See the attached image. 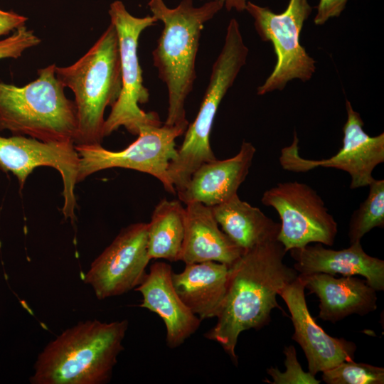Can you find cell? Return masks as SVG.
Returning <instances> with one entry per match:
<instances>
[{
	"label": "cell",
	"mask_w": 384,
	"mask_h": 384,
	"mask_svg": "<svg viewBox=\"0 0 384 384\" xmlns=\"http://www.w3.org/2000/svg\"><path fill=\"white\" fill-rule=\"evenodd\" d=\"M277 240L243 252L229 266L227 287L215 326L205 336L218 342L235 361V348L241 332L260 329L270 321L280 290L298 276L283 262L286 254Z\"/></svg>",
	"instance_id": "cell-1"
},
{
	"label": "cell",
	"mask_w": 384,
	"mask_h": 384,
	"mask_svg": "<svg viewBox=\"0 0 384 384\" xmlns=\"http://www.w3.org/2000/svg\"><path fill=\"white\" fill-rule=\"evenodd\" d=\"M218 0L195 6L193 0H182L169 8L164 0H149L148 6L163 29L152 52L154 66L166 84L167 116L164 124L187 129L185 104L196 78V60L201 31L223 7Z\"/></svg>",
	"instance_id": "cell-2"
},
{
	"label": "cell",
	"mask_w": 384,
	"mask_h": 384,
	"mask_svg": "<svg viewBox=\"0 0 384 384\" xmlns=\"http://www.w3.org/2000/svg\"><path fill=\"white\" fill-rule=\"evenodd\" d=\"M127 320L81 321L49 342L38 354L32 384H103L112 376Z\"/></svg>",
	"instance_id": "cell-3"
},
{
	"label": "cell",
	"mask_w": 384,
	"mask_h": 384,
	"mask_svg": "<svg viewBox=\"0 0 384 384\" xmlns=\"http://www.w3.org/2000/svg\"><path fill=\"white\" fill-rule=\"evenodd\" d=\"M57 78L75 95V146L101 144L105 111L117 101L122 89L119 41L110 23L90 50L73 64L55 66Z\"/></svg>",
	"instance_id": "cell-4"
},
{
	"label": "cell",
	"mask_w": 384,
	"mask_h": 384,
	"mask_svg": "<svg viewBox=\"0 0 384 384\" xmlns=\"http://www.w3.org/2000/svg\"><path fill=\"white\" fill-rule=\"evenodd\" d=\"M55 66L39 69L38 78L23 87L0 82V132L75 144L76 107L65 96Z\"/></svg>",
	"instance_id": "cell-5"
},
{
	"label": "cell",
	"mask_w": 384,
	"mask_h": 384,
	"mask_svg": "<svg viewBox=\"0 0 384 384\" xmlns=\"http://www.w3.org/2000/svg\"><path fill=\"white\" fill-rule=\"evenodd\" d=\"M248 53L239 23L231 18L198 112L188 124L182 144L171 161V167L178 174L190 176L201 165L216 159L210 144L215 117L222 100L245 65Z\"/></svg>",
	"instance_id": "cell-6"
},
{
	"label": "cell",
	"mask_w": 384,
	"mask_h": 384,
	"mask_svg": "<svg viewBox=\"0 0 384 384\" xmlns=\"http://www.w3.org/2000/svg\"><path fill=\"white\" fill-rule=\"evenodd\" d=\"M109 15L118 36L122 89L105 119L104 136L110 135L120 127L138 135L140 127L144 125H161L156 112H146L139 106L146 103L149 97V90L143 85L142 70L139 63V38L146 28L154 26L157 21L153 16L142 18L132 16L119 0L110 4Z\"/></svg>",
	"instance_id": "cell-7"
},
{
	"label": "cell",
	"mask_w": 384,
	"mask_h": 384,
	"mask_svg": "<svg viewBox=\"0 0 384 384\" xmlns=\"http://www.w3.org/2000/svg\"><path fill=\"white\" fill-rule=\"evenodd\" d=\"M245 10L253 18L260 38L272 43L277 57L272 73L257 87V94L282 90L293 79L309 80L315 73L316 61L299 41L304 23L312 11L308 0H289L286 10L280 14L251 1H247Z\"/></svg>",
	"instance_id": "cell-8"
},
{
	"label": "cell",
	"mask_w": 384,
	"mask_h": 384,
	"mask_svg": "<svg viewBox=\"0 0 384 384\" xmlns=\"http://www.w3.org/2000/svg\"><path fill=\"white\" fill-rule=\"evenodd\" d=\"M186 129L178 126L144 125L137 139L121 151H110L101 144L75 146L80 157L77 181L97 171L123 168L146 173L156 178L165 190L176 193L168 176L170 161L177 154L176 139Z\"/></svg>",
	"instance_id": "cell-9"
},
{
	"label": "cell",
	"mask_w": 384,
	"mask_h": 384,
	"mask_svg": "<svg viewBox=\"0 0 384 384\" xmlns=\"http://www.w3.org/2000/svg\"><path fill=\"white\" fill-rule=\"evenodd\" d=\"M261 202L277 212L281 220L277 241L286 252L312 242L333 245L338 224L310 186L297 181L281 182L265 191Z\"/></svg>",
	"instance_id": "cell-10"
},
{
	"label": "cell",
	"mask_w": 384,
	"mask_h": 384,
	"mask_svg": "<svg viewBox=\"0 0 384 384\" xmlns=\"http://www.w3.org/2000/svg\"><path fill=\"white\" fill-rule=\"evenodd\" d=\"M347 119L343 127L342 146L328 159H309L299 153V139L294 131L292 143L281 150L279 161L283 169L306 172L317 167L334 168L350 175V188L368 186L373 180L375 168L384 162V133L370 136L363 129V121L346 100Z\"/></svg>",
	"instance_id": "cell-11"
},
{
	"label": "cell",
	"mask_w": 384,
	"mask_h": 384,
	"mask_svg": "<svg viewBox=\"0 0 384 384\" xmlns=\"http://www.w3.org/2000/svg\"><path fill=\"white\" fill-rule=\"evenodd\" d=\"M147 239L148 223L129 225L92 262L83 281L98 299L122 295L141 284L151 260Z\"/></svg>",
	"instance_id": "cell-12"
},
{
	"label": "cell",
	"mask_w": 384,
	"mask_h": 384,
	"mask_svg": "<svg viewBox=\"0 0 384 384\" xmlns=\"http://www.w3.org/2000/svg\"><path fill=\"white\" fill-rule=\"evenodd\" d=\"M80 157L75 144L43 142L23 135L0 136V169L11 172L22 188L33 171L42 166H50L61 175L63 183L65 218L75 219L77 181Z\"/></svg>",
	"instance_id": "cell-13"
},
{
	"label": "cell",
	"mask_w": 384,
	"mask_h": 384,
	"mask_svg": "<svg viewBox=\"0 0 384 384\" xmlns=\"http://www.w3.org/2000/svg\"><path fill=\"white\" fill-rule=\"evenodd\" d=\"M305 285L298 274L283 287L279 295L287 304L294 332L292 338L297 342L306 356L309 372L316 375L338 363L354 358L356 344L343 338L327 334L309 311L305 299Z\"/></svg>",
	"instance_id": "cell-14"
},
{
	"label": "cell",
	"mask_w": 384,
	"mask_h": 384,
	"mask_svg": "<svg viewBox=\"0 0 384 384\" xmlns=\"http://www.w3.org/2000/svg\"><path fill=\"white\" fill-rule=\"evenodd\" d=\"M172 272L169 264L154 262L135 288L143 297L140 306L156 313L164 322L166 343L171 348L181 345L201 324V319L185 305L176 292Z\"/></svg>",
	"instance_id": "cell-15"
},
{
	"label": "cell",
	"mask_w": 384,
	"mask_h": 384,
	"mask_svg": "<svg viewBox=\"0 0 384 384\" xmlns=\"http://www.w3.org/2000/svg\"><path fill=\"white\" fill-rule=\"evenodd\" d=\"M255 152L251 142L243 141L234 156L203 164L192 174L186 187L177 193L179 200L186 204L197 202L210 207L227 201L238 194Z\"/></svg>",
	"instance_id": "cell-16"
},
{
	"label": "cell",
	"mask_w": 384,
	"mask_h": 384,
	"mask_svg": "<svg viewBox=\"0 0 384 384\" xmlns=\"http://www.w3.org/2000/svg\"><path fill=\"white\" fill-rule=\"evenodd\" d=\"M289 252L299 274L361 275L375 291L384 290V261L368 255L361 242L338 250L326 248L317 242L292 249Z\"/></svg>",
	"instance_id": "cell-17"
},
{
	"label": "cell",
	"mask_w": 384,
	"mask_h": 384,
	"mask_svg": "<svg viewBox=\"0 0 384 384\" xmlns=\"http://www.w3.org/2000/svg\"><path fill=\"white\" fill-rule=\"evenodd\" d=\"M299 275L305 288L319 298L318 317L324 321L335 323L351 314L363 316L377 309L376 291L366 279L326 273Z\"/></svg>",
	"instance_id": "cell-18"
},
{
	"label": "cell",
	"mask_w": 384,
	"mask_h": 384,
	"mask_svg": "<svg viewBox=\"0 0 384 384\" xmlns=\"http://www.w3.org/2000/svg\"><path fill=\"white\" fill-rule=\"evenodd\" d=\"M243 252L219 228L211 207L197 202L186 204L181 261H215L230 266Z\"/></svg>",
	"instance_id": "cell-19"
},
{
	"label": "cell",
	"mask_w": 384,
	"mask_h": 384,
	"mask_svg": "<svg viewBox=\"0 0 384 384\" xmlns=\"http://www.w3.org/2000/svg\"><path fill=\"white\" fill-rule=\"evenodd\" d=\"M229 266L206 261L186 264L172 272V282L185 305L201 319L216 317L226 292Z\"/></svg>",
	"instance_id": "cell-20"
},
{
	"label": "cell",
	"mask_w": 384,
	"mask_h": 384,
	"mask_svg": "<svg viewBox=\"0 0 384 384\" xmlns=\"http://www.w3.org/2000/svg\"><path fill=\"white\" fill-rule=\"evenodd\" d=\"M211 210L222 230L243 251L277 240L280 223L242 201L238 194Z\"/></svg>",
	"instance_id": "cell-21"
},
{
	"label": "cell",
	"mask_w": 384,
	"mask_h": 384,
	"mask_svg": "<svg viewBox=\"0 0 384 384\" xmlns=\"http://www.w3.org/2000/svg\"><path fill=\"white\" fill-rule=\"evenodd\" d=\"M186 208L178 201L162 199L148 223L150 259L179 261L185 233Z\"/></svg>",
	"instance_id": "cell-22"
},
{
	"label": "cell",
	"mask_w": 384,
	"mask_h": 384,
	"mask_svg": "<svg viewBox=\"0 0 384 384\" xmlns=\"http://www.w3.org/2000/svg\"><path fill=\"white\" fill-rule=\"evenodd\" d=\"M368 186L367 198L350 219L348 236L351 244L361 242L372 229L384 227V180L374 178Z\"/></svg>",
	"instance_id": "cell-23"
},
{
	"label": "cell",
	"mask_w": 384,
	"mask_h": 384,
	"mask_svg": "<svg viewBox=\"0 0 384 384\" xmlns=\"http://www.w3.org/2000/svg\"><path fill=\"white\" fill-rule=\"evenodd\" d=\"M321 378L327 384H383L384 368L346 361L323 371Z\"/></svg>",
	"instance_id": "cell-24"
},
{
	"label": "cell",
	"mask_w": 384,
	"mask_h": 384,
	"mask_svg": "<svg viewBox=\"0 0 384 384\" xmlns=\"http://www.w3.org/2000/svg\"><path fill=\"white\" fill-rule=\"evenodd\" d=\"M285 355L284 366L286 371L280 372L277 368L271 367L267 373L272 378V384H319L320 380L315 378L309 372H304L297 358V353L294 346L284 348Z\"/></svg>",
	"instance_id": "cell-25"
},
{
	"label": "cell",
	"mask_w": 384,
	"mask_h": 384,
	"mask_svg": "<svg viewBox=\"0 0 384 384\" xmlns=\"http://www.w3.org/2000/svg\"><path fill=\"white\" fill-rule=\"evenodd\" d=\"M41 43V39L22 26L15 30L9 37L0 41V60L4 58H18L27 49Z\"/></svg>",
	"instance_id": "cell-26"
},
{
	"label": "cell",
	"mask_w": 384,
	"mask_h": 384,
	"mask_svg": "<svg viewBox=\"0 0 384 384\" xmlns=\"http://www.w3.org/2000/svg\"><path fill=\"white\" fill-rule=\"evenodd\" d=\"M27 20L26 16L0 9V36L8 35L24 26Z\"/></svg>",
	"instance_id": "cell-27"
},
{
	"label": "cell",
	"mask_w": 384,
	"mask_h": 384,
	"mask_svg": "<svg viewBox=\"0 0 384 384\" xmlns=\"http://www.w3.org/2000/svg\"><path fill=\"white\" fill-rule=\"evenodd\" d=\"M346 0H320L317 16L327 18L338 15L343 9Z\"/></svg>",
	"instance_id": "cell-28"
},
{
	"label": "cell",
	"mask_w": 384,
	"mask_h": 384,
	"mask_svg": "<svg viewBox=\"0 0 384 384\" xmlns=\"http://www.w3.org/2000/svg\"><path fill=\"white\" fill-rule=\"evenodd\" d=\"M221 1L228 11L235 9L237 11L245 10L246 0H218Z\"/></svg>",
	"instance_id": "cell-29"
}]
</instances>
